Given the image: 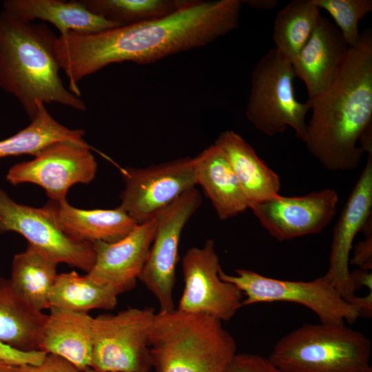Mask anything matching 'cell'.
Returning a JSON list of instances; mask_svg holds the SVG:
<instances>
[{
  "mask_svg": "<svg viewBox=\"0 0 372 372\" xmlns=\"http://www.w3.org/2000/svg\"><path fill=\"white\" fill-rule=\"evenodd\" d=\"M240 0H187L166 17L92 34L59 35L54 51L78 96V83L105 67L132 61L145 65L205 46L236 29Z\"/></svg>",
  "mask_w": 372,
  "mask_h": 372,
  "instance_id": "obj_1",
  "label": "cell"
},
{
  "mask_svg": "<svg viewBox=\"0 0 372 372\" xmlns=\"http://www.w3.org/2000/svg\"><path fill=\"white\" fill-rule=\"evenodd\" d=\"M309 103L311 115L303 140L309 152L328 170L356 169L364 154L360 138L372 125L371 29L362 32L358 43L349 48L330 87Z\"/></svg>",
  "mask_w": 372,
  "mask_h": 372,
  "instance_id": "obj_2",
  "label": "cell"
},
{
  "mask_svg": "<svg viewBox=\"0 0 372 372\" xmlns=\"http://www.w3.org/2000/svg\"><path fill=\"white\" fill-rule=\"evenodd\" d=\"M57 37L45 24L0 12V90L13 95L30 120L39 103L86 110L81 96L63 83L54 51Z\"/></svg>",
  "mask_w": 372,
  "mask_h": 372,
  "instance_id": "obj_3",
  "label": "cell"
},
{
  "mask_svg": "<svg viewBox=\"0 0 372 372\" xmlns=\"http://www.w3.org/2000/svg\"><path fill=\"white\" fill-rule=\"evenodd\" d=\"M149 343L154 372H226L237 353L221 320L177 309L156 313Z\"/></svg>",
  "mask_w": 372,
  "mask_h": 372,
  "instance_id": "obj_4",
  "label": "cell"
},
{
  "mask_svg": "<svg viewBox=\"0 0 372 372\" xmlns=\"http://www.w3.org/2000/svg\"><path fill=\"white\" fill-rule=\"evenodd\" d=\"M370 340L342 324H304L278 340L269 360L282 372H365Z\"/></svg>",
  "mask_w": 372,
  "mask_h": 372,
  "instance_id": "obj_5",
  "label": "cell"
},
{
  "mask_svg": "<svg viewBox=\"0 0 372 372\" xmlns=\"http://www.w3.org/2000/svg\"><path fill=\"white\" fill-rule=\"evenodd\" d=\"M294 78L291 61L274 48L269 50L254 68L245 116L263 134L271 137L291 127L303 141L311 104L296 99Z\"/></svg>",
  "mask_w": 372,
  "mask_h": 372,
  "instance_id": "obj_6",
  "label": "cell"
},
{
  "mask_svg": "<svg viewBox=\"0 0 372 372\" xmlns=\"http://www.w3.org/2000/svg\"><path fill=\"white\" fill-rule=\"evenodd\" d=\"M235 273L227 274L221 269L219 276L242 291L245 296L242 307L262 302H294L311 309L323 324L353 323L360 317L358 309L344 299L324 276L311 281H293L267 277L246 269H236Z\"/></svg>",
  "mask_w": 372,
  "mask_h": 372,
  "instance_id": "obj_7",
  "label": "cell"
},
{
  "mask_svg": "<svg viewBox=\"0 0 372 372\" xmlns=\"http://www.w3.org/2000/svg\"><path fill=\"white\" fill-rule=\"evenodd\" d=\"M152 307H130L93 319L91 368L99 372H149Z\"/></svg>",
  "mask_w": 372,
  "mask_h": 372,
  "instance_id": "obj_8",
  "label": "cell"
},
{
  "mask_svg": "<svg viewBox=\"0 0 372 372\" xmlns=\"http://www.w3.org/2000/svg\"><path fill=\"white\" fill-rule=\"evenodd\" d=\"M34 156L30 161L12 166L6 180L14 186L25 183L36 184L52 200H66L72 186L89 183L96 174V161L83 138L55 141Z\"/></svg>",
  "mask_w": 372,
  "mask_h": 372,
  "instance_id": "obj_9",
  "label": "cell"
},
{
  "mask_svg": "<svg viewBox=\"0 0 372 372\" xmlns=\"http://www.w3.org/2000/svg\"><path fill=\"white\" fill-rule=\"evenodd\" d=\"M201 201L199 192L194 187L156 214V231L138 280L156 298L160 306L159 311L175 309L173 290L180 236Z\"/></svg>",
  "mask_w": 372,
  "mask_h": 372,
  "instance_id": "obj_10",
  "label": "cell"
},
{
  "mask_svg": "<svg viewBox=\"0 0 372 372\" xmlns=\"http://www.w3.org/2000/svg\"><path fill=\"white\" fill-rule=\"evenodd\" d=\"M10 231L23 236L28 245L56 264L65 263L87 273L94 265L92 243L63 233L45 205L36 208L19 204L0 187V236Z\"/></svg>",
  "mask_w": 372,
  "mask_h": 372,
  "instance_id": "obj_11",
  "label": "cell"
},
{
  "mask_svg": "<svg viewBox=\"0 0 372 372\" xmlns=\"http://www.w3.org/2000/svg\"><path fill=\"white\" fill-rule=\"evenodd\" d=\"M121 174L125 188L119 207L136 224L151 219L196 186L194 158L190 157L145 168H123Z\"/></svg>",
  "mask_w": 372,
  "mask_h": 372,
  "instance_id": "obj_12",
  "label": "cell"
},
{
  "mask_svg": "<svg viewBox=\"0 0 372 372\" xmlns=\"http://www.w3.org/2000/svg\"><path fill=\"white\" fill-rule=\"evenodd\" d=\"M182 267L185 286L178 311L205 313L223 322L231 319L242 307V291L220 278L221 267L213 240H207L203 247L189 248Z\"/></svg>",
  "mask_w": 372,
  "mask_h": 372,
  "instance_id": "obj_13",
  "label": "cell"
},
{
  "mask_svg": "<svg viewBox=\"0 0 372 372\" xmlns=\"http://www.w3.org/2000/svg\"><path fill=\"white\" fill-rule=\"evenodd\" d=\"M336 190L327 188L300 196L280 194L249 205L261 226L278 241L322 232L335 216Z\"/></svg>",
  "mask_w": 372,
  "mask_h": 372,
  "instance_id": "obj_14",
  "label": "cell"
},
{
  "mask_svg": "<svg viewBox=\"0 0 372 372\" xmlns=\"http://www.w3.org/2000/svg\"><path fill=\"white\" fill-rule=\"evenodd\" d=\"M372 152L334 226L329 268L323 275L342 297L350 302L356 288L349 269V255L357 234L371 220Z\"/></svg>",
  "mask_w": 372,
  "mask_h": 372,
  "instance_id": "obj_15",
  "label": "cell"
},
{
  "mask_svg": "<svg viewBox=\"0 0 372 372\" xmlns=\"http://www.w3.org/2000/svg\"><path fill=\"white\" fill-rule=\"evenodd\" d=\"M157 223L156 215L138 224L126 236L114 242L92 243L94 263L86 274L94 282L118 295L136 284L147 260Z\"/></svg>",
  "mask_w": 372,
  "mask_h": 372,
  "instance_id": "obj_16",
  "label": "cell"
},
{
  "mask_svg": "<svg viewBox=\"0 0 372 372\" xmlns=\"http://www.w3.org/2000/svg\"><path fill=\"white\" fill-rule=\"evenodd\" d=\"M349 46L336 25L321 16L310 38L291 61L295 77L304 82L311 102L333 83Z\"/></svg>",
  "mask_w": 372,
  "mask_h": 372,
  "instance_id": "obj_17",
  "label": "cell"
},
{
  "mask_svg": "<svg viewBox=\"0 0 372 372\" xmlns=\"http://www.w3.org/2000/svg\"><path fill=\"white\" fill-rule=\"evenodd\" d=\"M49 310L39 351L63 358L81 371L91 368L94 318L54 307Z\"/></svg>",
  "mask_w": 372,
  "mask_h": 372,
  "instance_id": "obj_18",
  "label": "cell"
},
{
  "mask_svg": "<svg viewBox=\"0 0 372 372\" xmlns=\"http://www.w3.org/2000/svg\"><path fill=\"white\" fill-rule=\"evenodd\" d=\"M45 206L60 229L79 241L114 242L126 236L138 225L119 206L111 209H81L70 205L66 200H50Z\"/></svg>",
  "mask_w": 372,
  "mask_h": 372,
  "instance_id": "obj_19",
  "label": "cell"
},
{
  "mask_svg": "<svg viewBox=\"0 0 372 372\" xmlns=\"http://www.w3.org/2000/svg\"><path fill=\"white\" fill-rule=\"evenodd\" d=\"M193 158L196 185L203 189L220 220L233 218L249 209L245 192L218 146L214 143Z\"/></svg>",
  "mask_w": 372,
  "mask_h": 372,
  "instance_id": "obj_20",
  "label": "cell"
},
{
  "mask_svg": "<svg viewBox=\"0 0 372 372\" xmlns=\"http://www.w3.org/2000/svg\"><path fill=\"white\" fill-rule=\"evenodd\" d=\"M3 7L7 14L21 21L48 22L58 29L59 35L92 34L119 27L91 12L81 0H6Z\"/></svg>",
  "mask_w": 372,
  "mask_h": 372,
  "instance_id": "obj_21",
  "label": "cell"
},
{
  "mask_svg": "<svg viewBox=\"0 0 372 372\" xmlns=\"http://www.w3.org/2000/svg\"><path fill=\"white\" fill-rule=\"evenodd\" d=\"M214 144L226 156L248 200L249 205L279 195L280 179L241 135L222 132Z\"/></svg>",
  "mask_w": 372,
  "mask_h": 372,
  "instance_id": "obj_22",
  "label": "cell"
},
{
  "mask_svg": "<svg viewBox=\"0 0 372 372\" xmlns=\"http://www.w3.org/2000/svg\"><path fill=\"white\" fill-rule=\"evenodd\" d=\"M47 315L38 311L0 276V342L17 350L39 351Z\"/></svg>",
  "mask_w": 372,
  "mask_h": 372,
  "instance_id": "obj_23",
  "label": "cell"
},
{
  "mask_svg": "<svg viewBox=\"0 0 372 372\" xmlns=\"http://www.w3.org/2000/svg\"><path fill=\"white\" fill-rule=\"evenodd\" d=\"M56 265L28 245L14 256L9 279L25 300L43 311L50 308V292L58 276Z\"/></svg>",
  "mask_w": 372,
  "mask_h": 372,
  "instance_id": "obj_24",
  "label": "cell"
},
{
  "mask_svg": "<svg viewBox=\"0 0 372 372\" xmlns=\"http://www.w3.org/2000/svg\"><path fill=\"white\" fill-rule=\"evenodd\" d=\"M118 293L113 289L99 285L87 274L76 271L58 274L50 296V307L87 313L93 309H113Z\"/></svg>",
  "mask_w": 372,
  "mask_h": 372,
  "instance_id": "obj_25",
  "label": "cell"
},
{
  "mask_svg": "<svg viewBox=\"0 0 372 372\" xmlns=\"http://www.w3.org/2000/svg\"><path fill=\"white\" fill-rule=\"evenodd\" d=\"M313 0H293L280 10L273 28L274 49L292 61L307 42L321 14Z\"/></svg>",
  "mask_w": 372,
  "mask_h": 372,
  "instance_id": "obj_26",
  "label": "cell"
},
{
  "mask_svg": "<svg viewBox=\"0 0 372 372\" xmlns=\"http://www.w3.org/2000/svg\"><path fill=\"white\" fill-rule=\"evenodd\" d=\"M83 130H71L56 121L43 103L30 123L15 134L0 140V159L22 154L34 156L49 144L69 138H82Z\"/></svg>",
  "mask_w": 372,
  "mask_h": 372,
  "instance_id": "obj_27",
  "label": "cell"
},
{
  "mask_svg": "<svg viewBox=\"0 0 372 372\" xmlns=\"http://www.w3.org/2000/svg\"><path fill=\"white\" fill-rule=\"evenodd\" d=\"M93 14L118 26L134 25L166 17L187 0H81Z\"/></svg>",
  "mask_w": 372,
  "mask_h": 372,
  "instance_id": "obj_28",
  "label": "cell"
},
{
  "mask_svg": "<svg viewBox=\"0 0 372 372\" xmlns=\"http://www.w3.org/2000/svg\"><path fill=\"white\" fill-rule=\"evenodd\" d=\"M319 8L327 11L334 20L349 47L355 45L360 39L358 24L372 10L371 0H313Z\"/></svg>",
  "mask_w": 372,
  "mask_h": 372,
  "instance_id": "obj_29",
  "label": "cell"
},
{
  "mask_svg": "<svg viewBox=\"0 0 372 372\" xmlns=\"http://www.w3.org/2000/svg\"><path fill=\"white\" fill-rule=\"evenodd\" d=\"M226 372H282L269 358L250 353H237Z\"/></svg>",
  "mask_w": 372,
  "mask_h": 372,
  "instance_id": "obj_30",
  "label": "cell"
},
{
  "mask_svg": "<svg viewBox=\"0 0 372 372\" xmlns=\"http://www.w3.org/2000/svg\"><path fill=\"white\" fill-rule=\"evenodd\" d=\"M18 371L19 372H99L92 368L81 371L65 359L50 354H47L40 364L20 366Z\"/></svg>",
  "mask_w": 372,
  "mask_h": 372,
  "instance_id": "obj_31",
  "label": "cell"
},
{
  "mask_svg": "<svg viewBox=\"0 0 372 372\" xmlns=\"http://www.w3.org/2000/svg\"><path fill=\"white\" fill-rule=\"evenodd\" d=\"M45 355L41 351H20L0 342V360L17 366L39 364Z\"/></svg>",
  "mask_w": 372,
  "mask_h": 372,
  "instance_id": "obj_32",
  "label": "cell"
},
{
  "mask_svg": "<svg viewBox=\"0 0 372 372\" xmlns=\"http://www.w3.org/2000/svg\"><path fill=\"white\" fill-rule=\"evenodd\" d=\"M351 264L360 269L369 271L372 269V234L365 235V240L358 243L353 250Z\"/></svg>",
  "mask_w": 372,
  "mask_h": 372,
  "instance_id": "obj_33",
  "label": "cell"
},
{
  "mask_svg": "<svg viewBox=\"0 0 372 372\" xmlns=\"http://www.w3.org/2000/svg\"><path fill=\"white\" fill-rule=\"evenodd\" d=\"M349 303L357 307L360 313V317L370 318L372 315V291L363 297L356 296Z\"/></svg>",
  "mask_w": 372,
  "mask_h": 372,
  "instance_id": "obj_34",
  "label": "cell"
},
{
  "mask_svg": "<svg viewBox=\"0 0 372 372\" xmlns=\"http://www.w3.org/2000/svg\"><path fill=\"white\" fill-rule=\"evenodd\" d=\"M351 277L355 286L356 289L366 286L372 289V273L369 271L356 269L351 272Z\"/></svg>",
  "mask_w": 372,
  "mask_h": 372,
  "instance_id": "obj_35",
  "label": "cell"
},
{
  "mask_svg": "<svg viewBox=\"0 0 372 372\" xmlns=\"http://www.w3.org/2000/svg\"><path fill=\"white\" fill-rule=\"evenodd\" d=\"M242 4H246L251 8L262 10H271L278 4L276 0H247L241 1Z\"/></svg>",
  "mask_w": 372,
  "mask_h": 372,
  "instance_id": "obj_36",
  "label": "cell"
},
{
  "mask_svg": "<svg viewBox=\"0 0 372 372\" xmlns=\"http://www.w3.org/2000/svg\"><path fill=\"white\" fill-rule=\"evenodd\" d=\"M18 367L0 360V372H19Z\"/></svg>",
  "mask_w": 372,
  "mask_h": 372,
  "instance_id": "obj_37",
  "label": "cell"
},
{
  "mask_svg": "<svg viewBox=\"0 0 372 372\" xmlns=\"http://www.w3.org/2000/svg\"><path fill=\"white\" fill-rule=\"evenodd\" d=\"M365 372H372V368H371V366L369 367Z\"/></svg>",
  "mask_w": 372,
  "mask_h": 372,
  "instance_id": "obj_38",
  "label": "cell"
}]
</instances>
